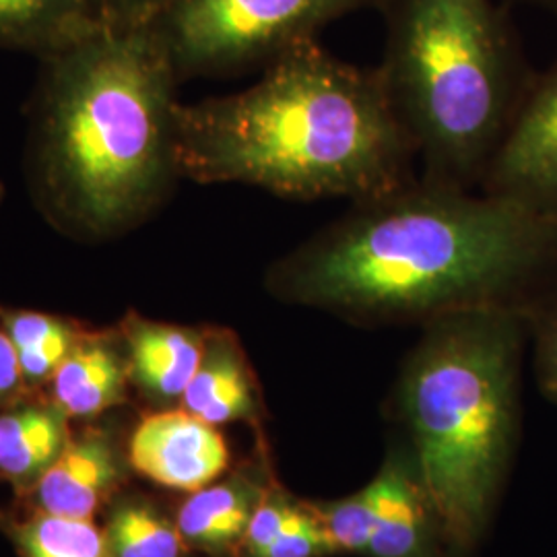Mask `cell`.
Returning a JSON list of instances; mask_svg holds the SVG:
<instances>
[{
  "instance_id": "cell-5",
  "label": "cell",
  "mask_w": 557,
  "mask_h": 557,
  "mask_svg": "<svg viewBox=\"0 0 557 557\" xmlns=\"http://www.w3.org/2000/svg\"><path fill=\"white\" fill-rule=\"evenodd\" d=\"M380 77L421 176L473 190L515 119V54L494 0H380Z\"/></svg>"
},
{
  "instance_id": "cell-6",
  "label": "cell",
  "mask_w": 557,
  "mask_h": 557,
  "mask_svg": "<svg viewBox=\"0 0 557 557\" xmlns=\"http://www.w3.org/2000/svg\"><path fill=\"white\" fill-rule=\"evenodd\" d=\"M376 0H170L156 23L180 79L264 66Z\"/></svg>"
},
{
  "instance_id": "cell-12",
  "label": "cell",
  "mask_w": 557,
  "mask_h": 557,
  "mask_svg": "<svg viewBox=\"0 0 557 557\" xmlns=\"http://www.w3.org/2000/svg\"><path fill=\"white\" fill-rule=\"evenodd\" d=\"M267 475L238 473L193 492L176 518L186 547L211 557H238L250 518L275 483Z\"/></svg>"
},
{
  "instance_id": "cell-17",
  "label": "cell",
  "mask_w": 557,
  "mask_h": 557,
  "mask_svg": "<svg viewBox=\"0 0 557 557\" xmlns=\"http://www.w3.org/2000/svg\"><path fill=\"white\" fill-rule=\"evenodd\" d=\"M0 324L17 349L25 386L52 382L60 363L83 335L75 324L66 320L27 310L0 308Z\"/></svg>"
},
{
  "instance_id": "cell-25",
  "label": "cell",
  "mask_w": 557,
  "mask_h": 557,
  "mask_svg": "<svg viewBox=\"0 0 557 557\" xmlns=\"http://www.w3.org/2000/svg\"><path fill=\"white\" fill-rule=\"evenodd\" d=\"M543 4H547L549 9H554V11H557V0H541Z\"/></svg>"
},
{
  "instance_id": "cell-13",
  "label": "cell",
  "mask_w": 557,
  "mask_h": 557,
  "mask_svg": "<svg viewBox=\"0 0 557 557\" xmlns=\"http://www.w3.org/2000/svg\"><path fill=\"white\" fill-rule=\"evenodd\" d=\"M120 479L110 440L89 432L71 440L57 462L36 483L40 510L59 517L91 520Z\"/></svg>"
},
{
  "instance_id": "cell-24",
  "label": "cell",
  "mask_w": 557,
  "mask_h": 557,
  "mask_svg": "<svg viewBox=\"0 0 557 557\" xmlns=\"http://www.w3.org/2000/svg\"><path fill=\"white\" fill-rule=\"evenodd\" d=\"M23 386L25 382L21 374L17 349L4 326L0 324V400L15 397Z\"/></svg>"
},
{
  "instance_id": "cell-18",
  "label": "cell",
  "mask_w": 557,
  "mask_h": 557,
  "mask_svg": "<svg viewBox=\"0 0 557 557\" xmlns=\"http://www.w3.org/2000/svg\"><path fill=\"white\" fill-rule=\"evenodd\" d=\"M108 557H184L178 524L143 499L120 504L103 531Z\"/></svg>"
},
{
  "instance_id": "cell-7",
  "label": "cell",
  "mask_w": 557,
  "mask_h": 557,
  "mask_svg": "<svg viewBox=\"0 0 557 557\" xmlns=\"http://www.w3.org/2000/svg\"><path fill=\"white\" fill-rule=\"evenodd\" d=\"M481 188L557 215V66L518 106Z\"/></svg>"
},
{
  "instance_id": "cell-10",
  "label": "cell",
  "mask_w": 557,
  "mask_h": 557,
  "mask_svg": "<svg viewBox=\"0 0 557 557\" xmlns=\"http://www.w3.org/2000/svg\"><path fill=\"white\" fill-rule=\"evenodd\" d=\"M180 405L218 428L236 421L259 425L264 418L262 388L234 331L207 326L199 368Z\"/></svg>"
},
{
  "instance_id": "cell-11",
  "label": "cell",
  "mask_w": 557,
  "mask_h": 557,
  "mask_svg": "<svg viewBox=\"0 0 557 557\" xmlns=\"http://www.w3.org/2000/svg\"><path fill=\"white\" fill-rule=\"evenodd\" d=\"M205 335L207 326H180L131 312L122 322L128 376L145 397L160 405L180 403L199 368Z\"/></svg>"
},
{
  "instance_id": "cell-9",
  "label": "cell",
  "mask_w": 557,
  "mask_h": 557,
  "mask_svg": "<svg viewBox=\"0 0 557 557\" xmlns=\"http://www.w3.org/2000/svg\"><path fill=\"white\" fill-rule=\"evenodd\" d=\"M374 533L368 557H442L446 545L413 458L403 453L386 458L370 483Z\"/></svg>"
},
{
  "instance_id": "cell-23",
  "label": "cell",
  "mask_w": 557,
  "mask_h": 557,
  "mask_svg": "<svg viewBox=\"0 0 557 557\" xmlns=\"http://www.w3.org/2000/svg\"><path fill=\"white\" fill-rule=\"evenodd\" d=\"M541 382L547 395L557 400V310L545 320L539 343Z\"/></svg>"
},
{
  "instance_id": "cell-21",
  "label": "cell",
  "mask_w": 557,
  "mask_h": 557,
  "mask_svg": "<svg viewBox=\"0 0 557 557\" xmlns=\"http://www.w3.org/2000/svg\"><path fill=\"white\" fill-rule=\"evenodd\" d=\"M333 545L306 499L296 498L277 537L257 557H331Z\"/></svg>"
},
{
  "instance_id": "cell-2",
  "label": "cell",
  "mask_w": 557,
  "mask_h": 557,
  "mask_svg": "<svg viewBox=\"0 0 557 557\" xmlns=\"http://www.w3.org/2000/svg\"><path fill=\"white\" fill-rule=\"evenodd\" d=\"M416 147L380 77L304 41L238 94L176 106L180 178L281 199H374L418 178Z\"/></svg>"
},
{
  "instance_id": "cell-26",
  "label": "cell",
  "mask_w": 557,
  "mask_h": 557,
  "mask_svg": "<svg viewBox=\"0 0 557 557\" xmlns=\"http://www.w3.org/2000/svg\"><path fill=\"white\" fill-rule=\"evenodd\" d=\"M2 195H4V188H2V182H0V199H2Z\"/></svg>"
},
{
  "instance_id": "cell-16",
  "label": "cell",
  "mask_w": 557,
  "mask_h": 557,
  "mask_svg": "<svg viewBox=\"0 0 557 557\" xmlns=\"http://www.w3.org/2000/svg\"><path fill=\"white\" fill-rule=\"evenodd\" d=\"M91 27L89 0H0V48L44 57Z\"/></svg>"
},
{
  "instance_id": "cell-22",
  "label": "cell",
  "mask_w": 557,
  "mask_h": 557,
  "mask_svg": "<svg viewBox=\"0 0 557 557\" xmlns=\"http://www.w3.org/2000/svg\"><path fill=\"white\" fill-rule=\"evenodd\" d=\"M170 0H89L96 27L156 25Z\"/></svg>"
},
{
  "instance_id": "cell-15",
  "label": "cell",
  "mask_w": 557,
  "mask_h": 557,
  "mask_svg": "<svg viewBox=\"0 0 557 557\" xmlns=\"http://www.w3.org/2000/svg\"><path fill=\"white\" fill-rule=\"evenodd\" d=\"M66 413L57 403H27L0 416V473L38 483L69 446Z\"/></svg>"
},
{
  "instance_id": "cell-4",
  "label": "cell",
  "mask_w": 557,
  "mask_h": 557,
  "mask_svg": "<svg viewBox=\"0 0 557 557\" xmlns=\"http://www.w3.org/2000/svg\"><path fill=\"white\" fill-rule=\"evenodd\" d=\"M522 310L475 308L423 324L395 407L446 547L467 556L483 535L517 430Z\"/></svg>"
},
{
  "instance_id": "cell-20",
  "label": "cell",
  "mask_w": 557,
  "mask_h": 557,
  "mask_svg": "<svg viewBox=\"0 0 557 557\" xmlns=\"http://www.w3.org/2000/svg\"><path fill=\"white\" fill-rule=\"evenodd\" d=\"M319 518L335 556H366L374 533V504L370 485L347 498L308 502Z\"/></svg>"
},
{
  "instance_id": "cell-8",
  "label": "cell",
  "mask_w": 557,
  "mask_h": 557,
  "mask_svg": "<svg viewBox=\"0 0 557 557\" xmlns=\"http://www.w3.org/2000/svg\"><path fill=\"white\" fill-rule=\"evenodd\" d=\"M128 458L143 478L193 494L215 483L227 471L232 455L218 425L186 409H163L140 419Z\"/></svg>"
},
{
  "instance_id": "cell-3",
  "label": "cell",
  "mask_w": 557,
  "mask_h": 557,
  "mask_svg": "<svg viewBox=\"0 0 557 557\" xmlns=\"http://www.w3.org/2000/svg\"><path fill=\"white\" fill-rule=\"evenodd\" d=\"M36 122L41 202L91 238L124 232L168 197L178 71L158 25L91 27L44 54Z\"/></svg>"
},
{
  "instance_id": "cell-1",
  "label": "cell",
  "mask_w": 557,
  "mask_h": 557,
  "mask_svg": "<svg viewBox=\"0 0 557 557\" xmlns=\"http://www.w3.org/2000/svg\"><path fill=\"white\" fill-rule=\"evenodd\" d=\"M557 257V215L520 200L416 178L351 209L278 257L275 298L341 319L428 324L475 308H520Z\"/></svg>"
},
{
  "instance_id": "cell-14",
  "label": "cell",
  "mask_w": 557,
  "mask_h": 557,
  "mask_svg": "<svg viewBox=\"0 0 557 557\" xmlns=\"http://www.w3.org/2000/svg\"><path fill=\"white\" fill-rule=\"evenodd\" d=\"M128 380L126 354L108 337L83 333L52 379L54 403L69 418H94L124 400Z\"/></svg>"
},
{
  "instance_id": "cell-19",
  "label": "cell",
  "mask_w": 557,
  "mask_h": 557,
  "mask_svg": "<svg viewBox=\"0 0 557 557\" xmlns=\"http://www.w3.org/2000/svg\"><path fill=\"white\" fill-rule=\"evenodd\" d=\"M25 557H108L106 539L91 520L38 510L15 527Z\"/></svg>"
}]
</instances>
